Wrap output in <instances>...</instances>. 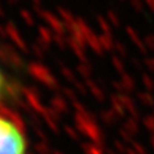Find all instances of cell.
Instances as JSON below:
<instances>
[{"label": "cell", "instance_id": "obj_1", "mask_svg": "<svg viewBox=\"0 0 154 154\" xmlns=\"http://www.w3.org/2000/svg\"><path fill=\"white\" fill-rule=\"evenodd\" d=\"M0 154H27L25 127L3 104H0Z\"/></svg>", "mask_w": 154, "mask_h": 154}, {"label": "cell", "instance_id": "obj_2", "mask_svg": "<svg viewBox=\"0 0 154 154\" xmlns=\"http://www.w3.org/2000/svg\"><path fill=\"white\" fill-rule=\"evenodd\" d=\"M12 93L11 82H9L7 75L3 72V69L0 68V104L5 98H8L9 94Z\"/></svg>", "mask_w": 154, "mask_h": 154}]
</instances>
